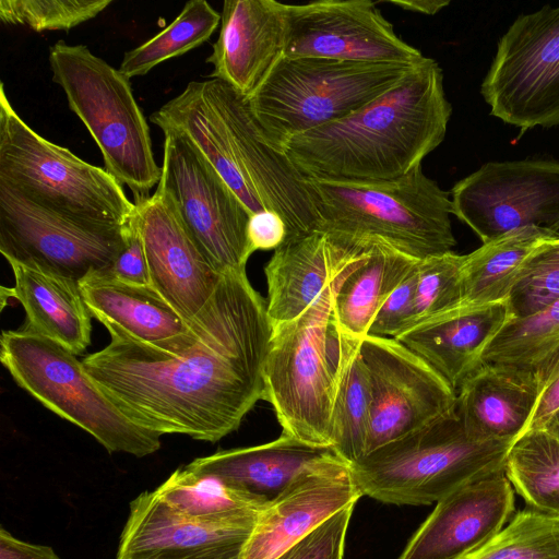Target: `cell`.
Segmentation results:
<instances>
[{
  "label": "cell",
  "instance_id": "cell-1",
  "mask_svg": "<svg viewBox=\"0 0 559 559\" xmlns=\"http://www.w3.org/2000/svg\"><path fill=\"white\" fill-rule=\"evenodd\" d=\"M198 320L199 340L176 352L110 334V343L82 365L141 427L216 442L262 400L272 325L266 300L246 271L223 275Z\"/></svg>",
  "mask_w": 559,
  "mask_h": 559
},
{
  "label": "cell",
  "instance_id": "cell-2",
  "mask_svg": "<svg viewBox=\"0 0 559 559\" xmlns=\"http://www.w3.org/2000/svg\"><path fill=\"white\" fill-rule=\"evenodd\" d=\"M451 114L442 70L425 57L362 108L293 138L283 152L306 177L391 180L421 165L441 144Z\"/></svg>",
  "mask_w": 559,
  "mask_h": 559
},
{
  "label": "cell",
  "instance_id": "cell-3",
  "mask_svg": "<svg viewBox=\"0 0 559 559\" xmlns=\"http://www.w3.org/2000/svg\"><path fill=\"white\" fill-rule=\"evenodd\" d=\"M150 121L160 130L185 134L251 214L278 213L286 223L287 238L319 228L308 177L270 144L248 97L229 84L218 79L191 81L154 111Z\"/></svg>",
  "mask_w": 559,
  "mask_h": 559
},
{
  "label": "cell",
  "instance_id": "cell-4",
  "mask_svg": "<svg viewBox=\"0 0 559 559\" xmlns=\"http://www.w3.org/2000/svg\"><path fill=\"white\" fill-rule=\"evenodd\" d=\"M308 179L319 230L381 240L420 260L456 245L452 200L421 165L391 180Z\"/></svg>",
  "mask_w": 559,
  "mask_h": 559
},
{
  "label": "cell",
  "instance_id": "cell-5",
  "mask_svg": "<svg viewBox=\"0 0 559 559\" xmlns=\"http://www.w3.org/2000/svg\"><path fill=\"white\" fill-rule=\"evenodd\" d=\"M513 442L471 438L456 411L392 440L350 464L362 493L382 503L427 506L504 471Z\"/></svg>",
  "mask_w": 559,
  "mask_h": 559
},
{
  "label": "cell",
  "instance_id": "cell-6",
  "mask_svg": "<svg viewBox=\"0 0 559 559\" xmlns=\"http://www.w3.org/2000/svg\"><path fill=\"white\" fill-rule=\"evenodd\" d=\"M0 185L59 215L94 225L126 226L135 204L105 168L34 131L0 84Z\"/></svg>",
  "mask_w": 559,
  "mask_h": 559
},
{
  "label": "cell",
  "instance_id": "cell-7",
  "mask_svg": "<svg viewBox=\"0 0 559 559\" xmlns=\"http://www.w3.org/2000/svg\"><path fill=\"white\" fill-rule=\"evenodd\" d=\"M48 60L52 81L97 144L104 168L132 191L134 200L148 197L162 167L130 79L81 44L58 40L49 47Z\"/></svg>",
  "mask_w": 559,
  "mask_h": 559
},
{
  "label": "cell",
  "instance_id": "cell-8",
  "mask_svg": "<svg viewBox=\"0 0 559 559\" xmlns=\"http://www.w3.org/2000/svg\"><path fill=\"white\" fill-rule=\"evenodd\" d=\"M416 64L282 57L248 100L264 138L283 152L293 138L362 108Z\"/></svg>",
  "mask_w": 559,
  "mask_h": 559
},
{
  "label": "cell",
  "instance_id": "cell-9",
  "mask_svg": "<svg viewBox=\"0 0 559 559\" xmlns=\"http://www.w3.org/2000/svg\"><path fill=\"white\" fill-rule=\"evenodd\" d=\"M0 360L13 380L46 408L92 435L108 452L136 457L160 448V435L129 418L97 385L82 361L24 324L5 330Z\"/></svg>",
  "mask_w": 559,
  "mask_h": 559
},
{
  "label": "cell",
  "instance_id": "cell-10",
  "mask_svg": "<svg viewBox=\"0 0 559 559\" xmlns=\"http://www.w3.org/2000/svg\"><path fill=\"white\" fill-rule=\"evenodd\" d=\"M368 250L301 314L272 328L262 400L272 405L282 435L310 445L332 448L333 301L345 276Z\"/></svg>",
  "mask_w": 559,
  "mask_h": 559
},
{
  "label": "cell",
  "instance_id": "cell-11",
  "mask_svg": "<svg viewBox=\"0 0 559 559\" xmlns=\"http://www.w3.org/2000/svg\"><path fill=\"white\" fill-rule=\"evenodd\" d=\"M162 131L163 163L157 190L217 272L246 271L253 253L247 236L251 213L185 134L173 129Z\"/></svg>",
  "mask_w": 559,
  "mask_h": 559
},
{
  "label": "cell",
  "instance_id": "cell-12",
  "mask_svg": "<svg viewBox=\"0 0 559 559\" xmlns=\"http://www.w3.org/2000/svg\"><path fill=\"white\" fill-rule=\"evenodd\" d=\"M480 92L490 114L506 123L522 130L559 126V5L511 24Z\"/></svg>",
  "mask_w": 559,
  "mask_h": 559
},
{
  "label": "cell",
  "instance_id": "cell-13",
  "mask_svg": "<svg viewBox=\"0 0 559 559\" xmlns=\"http://www.w3.org/2000/svg\"><path fill=\"white\" fill-rule=\"evenodd\" d=\"M129 223L104 226L79 222L0 185V252L8 262L81 281L110 269L124 245Z\"/></svg>",
  "mask_w": 559,
  "mask_h": 559
},
{
  "label": "cell",
  "instance_id": "cell-14",
  "mask_svg": "<svg viewBox=\"0 0 559 559\" xmlns=\"http://www.w3.org/2000/svg\"><path fill=\"white\" fill-rule=\"evenodd\" d=\"M453 215L488 242L511 230L559 233V163L491 162L451 190Z\"/></svg>",
  "mask_w": 559,
  "mask_h": 559
},
{
  "label": "cell",
  "instance_id": "cell-15",
  "mask_svg": "<svg viewBox=\"0 0 559 559\" xmlns=\"http://www.w3.org/2000/svg\"><path fill=\"white\" fill-rule=\"evenodd\" d=\"M360 354L371 394L365 454L455 411V391L400 341L368 334Z\"/></svg>",
  "mask_w": 559,
  "mask_h": 559
},
{
  "label": "cell",
  "instance_id": "cell-16",
  "mask_svg": "<svg viewBox=\"0 0 559 559\" xmlns=\"http://www.w3.org/2000/svg\"><path fill=\"white\" fill-rule=\"evenodd\" d=\"M284 22L286 58L406 64L425 58L397 36L370 0L284 3Z\"/></svg>",
  "mask_w": 559,
  "mask_h": 559
},
{
  "label": "cell",
  "instance_id": "cell-17",
  "mask_svg": "<svg viewBox=\"0 0 559 559\" xmlns=\"http://www.w3.org/2000/svg\"><path fill=\"white\" fill-rule=\"evenodd\" d=\"M134 204L151 286L193 326L212 304L224 273L203 257L160 191Z\"/></svg>",
  "mask_w": 559,
  "mask_h": 559
},
{
  "label": "cell",
  "instance_id": "cell-18",
  "mask_svg": "<svg viewBox=\"0 0 559 559\" xmlns=\"http://www.w3.org/2000/svg\"><path fill=\"white\" fill-rule=\"evenodd\" d=\"M259 513L202 521L176 511L155 490H146L130 503L117 559H238Z\"/></svg>",
  "mask_w": 559,
  "mask_h": 559
},
{
  "label": "cell",
  "instance_id": "cell-19",
  "mask_svg": "<svg viewBox=\"0 0 559 559\" xmlns=\"http://www.w3.org/2000/svg\"><path fill=\"white\" fill-rule=\"evenodd\" d=\"M515 513L504 471L473 480L440 501L399 559H461L492 538Z\"/></svg>",
  "mask_w": 559,
  "mask_h": 559
},
{
  "label": "cell",
  "instance_id": "cell-20",
  "mask_svg": "<svg viewBox=\"0 0 559 559\" xmlns=\"http://www.w3.org/2000/svg\"><path fill=\"white\" fill-rule=\"evenodd\" d=\"M361 497L348 462L337 457L323 464L264 506L238 559H276Z\"/></svg>",
  "mask_w": 559,
  "mask_h": 559
},
{
  "label": "cell",
  "instance_id": "cell-21",
  "mask_svg": "<svg viewBox=\"0 0 559 559\" xmlns=\"http://www.w3.org/2000/svg\"><path fill=\"white\" fill-rule=\"evenodd\" d=\"M374 240L319 229L287 238L264 267L272 328L308 309Z\"/></svg>",
  "mask_w": 559,
  "mask_h": 559
},
{
  "label": "cell",
  "instance_id": "cell-22",
  "mask_svg": "<svg viewBox=\"0 0 559 559\" xmlns=\"http://www.w3.org/2000/svg\"><path fill=\"white\" fill-rule=\"evenodd\" d=\"M284 3L275 0H225L221 29L205 62L218 79L250 97L284 57Z\"/></svg>",
  "mask_w": 559,
  "mask_h": 559
},
{
  "label": "cell",
  "instance_id": "cell-23",
  "mask_svg": "<svg viewBox=\"0 0 559 559\" xmlns=\"http://www.w3.org/2000/svg\"><path fill=\"white\" fill-rule=\"evenodd\" d=\"M80 290L92 316L109 334L176 352L199 340L201 322L189 325L151 286L93 273L79 281Z\"/></svg>",
  "mask_w": 559,
  "mask_h": 559
},
{
  "label": "cell",
  "instance_id": "cell-24",
  "mask_svg": "<svg viewBox=\"0 0 559 559\" xmlns=\"http://www.w3.org/2000/svg\"><path fill=\"white\" fill-rule=\"evenodd\" d=\"M510 320L507 300L460 307L393 338L421 357L456 393L483 364L486 348Z\"/></svg>",
  "mask_w": 559,
  "mask_h": 559
},
{
  "label": "cell",
  "instance_id": "cell-25",
  "mask_svg": "<svg viewBox=\"0 0 559 559\" xmlns=\"http://www.w3.org/2000/svg\"><path fill=\"white\" fill-rule=\"evenodd\" d=\"M536 373L484 362L456 392V414L479 441L515 442L525 433L539 396Z\"/></svg>",
  "mask_w": 559,
  "mask_h": 559
},
{
  "label": "cell",
  "instance_id": "cell-26",
  "mask_svg": "<svg viewBox=\"0 0 559 559\" xmlns=\"http://www.w3.org/2000/svg\"><path fill=\"white\" fill-rule=\"evenodd\" d=\"M337 457L341 456L333 448L314 447L281 435L267 443L217 451L186 466L214 474L269 502L301 476Z\"/></svg>",
  "mask_w": 559,
  "mask_h": 559
},
{
  "label": "cell",
  "instance_id": "cell-27",
  "mask_svg": "<svg viewBox=\"0 0 559 559\" xmlns=\"http://www.w3.org/2000/svg\"><path fill=\"white\" fill-rule=\"evenodd\" d=\"M9 264L14 287L8 295L22 305L25 325L75 356L82 354L91 344L92 316L79 281L17 262Z\"/></svg>",
  "mask_w": 559,
  "mask_h": 559
},
{
  "label": "cell",
  "instance_id": "cell-28",
  "mask_svg": "<svg viewBox=\"0 0 559 559\" xmlns=\"http://www.w3.org/2000/svg\"><path fill=\"white\" fill-rule=\"evenodd\" d=\"M361 340L331 320L332 448L349 464L366 453L371 394L360 354Z\"/></svg>",
  "mask_w": 559,
  "mask_h": 559
},
{
  "label": "cell",
  "instance_id": "cell-29",
  "mask_svg": "<svg viewBox=\"0 0 559 559\" xmlns=\"http://www.w3.org/2000/svg\"><path fill=\"white\" fill-rule=\"evenodd\" d=\"M420 259L374 240L337 288L332 317L345 334L362 340L381 306Z\"/></svg>",
  "mask_w": 559,
  "mask_h": 559
},
{
  "label": "cell",
  "instance_id": "cell-30",
  "mask_svg": "<svg viewBox=\"0 0 559 559\" xmlns=\"http://www.w3.org/2000/svg\"><path fill=\"white\" fill-rule=\"evenodd\" d=\"M557 237L559 233L524 227L501 235L465 254L455 308L508 300L530 258L543 243Z\"/></svg>",
  "mask_w": 559,
  "mask_h": 559
},
{
  "label": "cell",
  "instance_id": "cell-31",
  "mask_svg": "<svg viewBox=\"0 0 559 559\" xmlns=\"http://www.w3.org/2000/svg\"><path fill=\"white\" fill-rule=\"evenodd\" d=\"M155 492L176 511L202 521H227L258 514L267 501L221 477L181 466Z\"/></svg>",
  "mask_w": 559,
  "mask_h": 559
},
{
  "label": "cell",
  "instance_id": "cell-32",
  "mask_svg": "<svg viewBox=\"0 0 559 559\" xmlns=\"http://www.w3.org/2000/svg\"><path fill=\"white\" fill-rule=\"evenodd\" d=\"M504 473L527 507L559 514V439L543 429L525 432L511 445Z\"/></svg>",
  "mask_w": 559,
  "mask_h": 559
},
{
  "label": "cell",
  "instance_id": "cell-33",
  "mask_svg": "<svg viewBox=\"0 0 559 559\" xmlns=\"http://www.w3.org/2000/svg\"><path fill=\"white\" fill-rule=\"evenodd\" d=\"M221 14L205 0L188 1L178 16L155 36L124 52L119 70L129 79L181 56L210 39Z\"/></svg>",
  "mask_w": 559,
  "mask_h": 559
},
{
  "label": "cell",
  "instance_id": "cell-34",
  "mask_svg": "<svg viewBox=\"0 0 559 559\" xmlns=\"http://www.w3.org/2000/svg\"><path fill=\"white\" fill-rule=\"evenodd\" d=\"M559 346V299L532 317L509 321L488 345L483 361L536 372Z\"/></svg>",
  "mask_w": 559,
  "mask_h": 559
},
{
  "label": "cell",
  "instance_id": "cell-35",
  "mask_svg": "<svg viewBox=\"0 0 559 559\" xmlns=\"http://www.w3.org/2000/svg\"><path fill=\"white\" fill-rule=\"evenodd\" d=\"M461 559H559V514L526 507Z\"/></svg>",
  "mask_w": 559,
  "mask_h": 559
},
{
  "label": "cell",
  "instance_id": "cell-36",
  "mask_svg": "<svg viewBox=\"0 0 559 559\" xmlns=\"http://www.w3.org/2000/svg\"><path fill=\"white\" fill-rule=\"evenodd\" d=\"M559 299V237L543 243L530 258L507 300L510 318L521 320Z\"/></svg>",
  "mask_w": 559,
  "mask_h": 559
},
{
  "label": "cell",
  "instance_id": "cell-37",
  "mask_svg": "<svg viewBox=\"0 0 559 559\" xmlns=\"http://www.w3.org/2000/svg\"><path fill=\"white\" fill-rule=\"evenodd\" d=\"M111 0H0L3 24L24 25L37 33L70 31L96 17Z\"/></svg>",
  "mask_w": 559,
  "mask_h": 559
},
{
  "label": "cell",
  "instance_id": "cell-38",
  "mask_svg": "<svg viewBox=\"0 0 559 559\" xmlns=\"http://www.w3.org/2000/svg\"><path fill=\"white\" fill-rule=\"evenodd\" d=\"M464 259L449 251L419 260L414 313L404 331L456 307Z\"/></svg>",
  "mask_w": 559,
  "mask_h": 559
},
{
  "label": "cell",
  "instance_id": "cell-39",
  "mask_svg": "<svg viewBox=\"0 0 559 559\" xmlns=\"http://www.w3.org/2000/svg\"><path fill=\"white\" fill-rule=\"evenodd\" d=\"M355 506L352 503L334 513L276 559H344Z\"/></svg>",
  "mask_w": 559,
  "mask_h": 559
},
{
  "label": "cell",
  "instance_id": "cell-40",
  "mask_svg": "<svg viewBox=\"0 0 559 559\" xmlns=\"http://www.w3.org/2000/svg\"><path fill=\"white\" fill-rule=\"evenodd\" d=\"M418 262L381 306L369 329V335L395 337L406 329L414 313Z\"/></svg>",
  "mask_w": 559,
  "mask_h": 559
},
{
  "label": "cell",
  "instance_id": "cell-41",
  "mask_svg": "<svg viewBox=\"0 0 559 559\" xmlns=\"http://www.w3.org/2000/svg\"><path fill=\"white\" fill-rule=\"evenodd\" d=\"M105 274L121 282L151 285L148 265L135 213L131 218L122 249Z\"/></svg>",
  "mask_w": 559,
  "mask_h": 559
},
{
  "label": "cell",
  "instance_id": "cell-42",
  "mask_svg": "<svg viewBox=\"0 0 559 559\" xmlns=\"http://www.w3.org/2000/svg\"><path fill=\"white\" fill-rule=\"evenodd\" d=\"M539 396L525 432L540 429L559 408V346L537 368Z\"/></svg>",
  "mask_w": 559,
  "mask_h": 559
},
{
  "label": "cell",
  "instance_id": "cell-43",
  "mask_svg": "<svg viewBox=\"0 0 559 559\" xmlns=\"http://www.w3.org/2000/svg\"><path fill=\"white\" fill-rule=\"evenodd\" d=\"M247 236L252 252L276 250L287 238V226L278 213L266 210L251 214Z\"/></svg>",
  "mask_w": 559,
  "mask_h": 559
},
{
  "label": "cell",
  "instance_id": "cell-44",
  "mask_svg": "<svg viewBox=\"0 0 559 559\" xmlns=\"http://www.w3.org/2000/svg\"><path fill=\"white\" fill-rule=\"evenodd\" d=\"M0 559H60V557L51 547L21 540L1 527Z\"/></svg>",
  "mask_w": 559,
  "mask_h": 559
},
{
  "label": "cell",
  "instance_id": "cell-45",
  "mask_svg": "<svg viewBox=\"0 0 559 559\" xmlns=\"http://www.w3.org/2000/svg\"><path fill=\"white\" fill-rule=\"evenodd\" d=\"M385 2L403 10L433 15L450 4L449 0H386Z\"/></svg>",
  "mask_w": 559,
  "mask_h": 559
},
{
  "label": "cell",
  "instance_id": "cell-46",
  "mask_svg": "<svg viewBox=\"0 0 559 559\" xmlns=\"http://www.w3.org/2000/svg\"><path fill=\"white\" fill-rule=\"evenodd\" d=\"M540 429L559 439V408L552 413Z\"/></svg>",
  "mask_w": 559,
  "mask_h": 559
}]
</instances>
